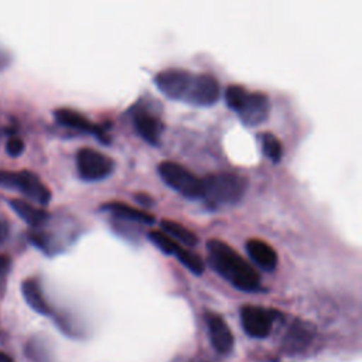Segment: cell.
<instances>
[{
  "instance_id": "cell-6",
  "label": "cell",
  "mask_w": 362,
  "mask_h": 362,
  "mask_svg": "<svg viewBox=\"0 0 362 362\" xmlns=\"http://www.w3.org/2000/svg\"><path fill=\"white\" fill-rule=\"evenodd\" d=\"M115 163L98 150L83 147L76 153V170L83 181H100L109 177Z\"/></svg>"
},
{
  "instance_id": "cell-24",
  "label": "cell",
  "mask_w": 362,
  "mask_h": 362,
  "mask_svg": "<svg viewBox=\"0 0 362 362\" xmlns=\"http://www.w3.org/2000/svg\"><path fill=\"white\" fill-rule=\"evenodd\" d=\"M11 62V54L0 45V71L6 69Z\"/></svg>"
},
{
  "instance_id": "cell-10",
  "label": "cell",
  "mask_w": 362,
  "mask_h": 362,
  "mask_svg": "<svg viewBox=\"0 0 362 362\" xmlns=\"http://www.w3.org/2000/svg\"><path fill=\"white\" fill-rule=\"evenodd\" d=\"M54 117L61 126H65V127H69V129H74V130H78L82 133L93 134L103 144L110 143L109 136L105 133V130L100 126L90 122L86 116H83L82 113H79L76 110H72L68 107H61L54 112Z\"/></svg>"
},
{
  "instance_id": "cell-7",
  "label": "cell",
  "mask_w": 362,
  "mask_h": 362,
  "mask_svg": "<svg viewBox=\"0 0 362 362\" xmlns=\"http://www.w3.org/2000/svg\"><path fill=\"white\" fill-rule=\"evenodd\" d=\"M192 74L182 68H167L154 76V83L167 98L184 102L191 86Z\"/></svg>"
},
{
  "instance_id": "cell-2",
  "label": "cell",
  "mask_w": 362,
  "mask_h": 362,
  "mask_svg": "<svg viewBox=\"0 0 362 362\" xmlns=\"http://www.w3.org/2000/svg\"><path fill=\"white\" fill-rule=\"evenodd\" d=\"M225 102L229 109L238 113L246 126L263 123L270 112V100L263 92H250L242 85H229L225 90Z\"/></svg>"
},
{
  "instance_id": "cell-25",
  "label": "cell",
  "mask_w": 362,
  "mask_h": 362,
  "mask_svg": "<svg viewBox=\"0 0 362 362\" xmlns=\"http://www.w3.org/2000/svg\"><path fill=\"white\" fill-rule=\"evenodd\" d=\"M134 199H136L139 204L144 205V206H151V205H153V199H151L150 195H147V194H136V195H134Z\"/></svg>"
},
{
  "instance_id": "cell-21",
  "label": "cell",
  "mask_w": 362,
  "mask_h": 362,
  "mask_svg": "<svg viewBox=\"0 0 362 362\" xmlns=\"http://www.w3.org/2000/svg\"><path fill=\"white\" fill-rule=\"evenodd\" d=\"M311 334L308 331V325L305 322H296L291 329L288 331V335H287V341L290 342V345H293L294 348L296 346H304L308 339H310Z\"/></svg>"
},
{
  "instance_id": "cell-11",
  "label": "cell",
  "mask_w": 362,
  "mask_h": 362,
  "mask_svg": "<svg viewBox=\"0 0 362 362\" xmlns=\"http://www.w3.org/2000/svg\"><path fill=\"white\" fill-rule=\"evenodd\" d=\"M132 116L134 129L140 134V137L151 146H158L161 133L164 130V124L160 117L146 107H137L132 113Z\"/></svg>"
},
{
  "instance_id": "cell-23",
  "label": "cell",
  "mask_w": 362,
  "mask_h": 362,
  "mask_svg": "<svg viewBox=\"0 0 362 362\" xmlns=\"http://www.w3.org/2000/svg\"><path fill=\"white\" fill-rule=\"evenodd\" d=\"M10 266H11L10 257L0 253V281H3L6 279V276H7L8 270H10Z\"/></svg>"
},
{
  "instance_id": "cell-14",
  "label": "cell",
  "mask_w": 362,
  "mask_h": 362,
  "mask_svg": "<svg viewBox=\"0 0 362 362\" xmlns=\"http://www.w3.org/2000/svg\"><path fill=\"white\" fill-rule=\"evenodd\" d=\"M102 209L107 211L116 219L126 222H133L139 225H151L156 222L153 215L123 202H107L102 206Z\"/></svg>"
},
{
  "instance_id": "cell-16",
  "label": "cell",
  "mask_w": 362,
  "mask_h": 362,
  "mask_svg": "<svg viewBox=\"0 0 362 362\" xmlns=\"http://www.w3.org/2000/svg\"><path fill=\"white\" fill-rule=\"evenodd\" d=\"M21 293L25 303L38 314L48 315L51 314V308L42 294L41 286L37 279H25L21 284Z\"/></svg>"
},
{
  "instance_id": "cell-13",
  "label": "cell",
  "mask_w": 362,
  "mask_h": 362,
  "mask_svg": "<svg viewBox=\"0 0 362 362\" xmlns=\"http://www.w3.org/2000/svg\"><path fill=\"white\" fill-rule=\"evenodd\" d=\"M246 252L249 257L253 260L264 272H273L277 266V253L276 250L264 240L252 238L246 242Z\"/></svg>"
},
{
  "instance_id": "cell-5",
  "label": "cell",
  "mask_w": 362,
  "mask_h": 362,
  "mask_svg": "<svg viewBox=\"0 0 362 362\" xmlns=\"http://www.w3.org/2000/svg\"><path fill=\"white\" fill-rule=\"evenodd\" d=\"M157 171L161 180L182 197L189 199L201 198V180L184 165L174 161H161L157 165Z\"/></svg>"
},
{
  "instance_id": "cell-1",
  "label": "cell",
  "mask_w": 362,
  "mask_h": 362,
  "mask_svg": "<svg viewBox=\"0 0 362 362\" xmlns=\"http://www.w3.org/2000/svg\"><path fill=\"white\" fill-rule=\"evenodd\" d=\"M209 266L242 291H256L260 288V276L255 269L228 243L211 239L206 243Z\"/></svg>"
},
{
  "instance_id": "cell-18",
  "label": "cell",
  "mask_w": 362,
  "mask_h": 362,
  "mask_svg": "<svg viewBox=\"0 0 362 362\" xmlns=\"http://www.w3.org/2000/svg\"><path fill=\"white\" fill-rule=\"evenodd\" d=\"M259 141L262 146V151L263 154L273 163H279L281 160L283 156V147L280 140L269 132H264L262 134H259Z\"/></svg>"
},
{
  "instance_id": "cell-12",
  "label": "cell",
  "mask_w": 362,
  "mask_h": 362,
  "mask_svg": "<svg viewBox=\"0 0 362 362\" xmlns=\"http://www.w3.org/2000/svg\"><path fill=\"white\" fill-rule=\"evenodd\" d=\"M206 325L209 332V339L215 351L219 354H228L233 348V335L225 320L215 314L208 313L206 314Z\"/></svg>"
},
{
  "instance_id": "cell-17",
  "label": "cell",
  "mask_w": 362,
  "mask_h": 362,
  "mask_svg": "<svg viewBox=\"0 0 362 362\" xmlns=\"http://www.w3.org/2000/svg\"><path fill=\"white\" fill-rule=\"evenodd\" d=\"M160 226L163 229V232H165L170 238H173L177 243H180L181 246H187V247H192L198 243V238L197 235L189 230L187 226L171 221V219H161Z\"/></svg>"
},
{
  "instance_id": "cell-27",
  "label": "cell",
  "mask_w": 362,
  "mask_h": 362,
  "mask_svg": "<svg viewBox=\"0 0 362 362\" xmlns=\"http://www.w3.org/2000/svg\"><path fill=\"white\" fill-rule=\"evenodd\" d=\"M0 362H13V359L8 355H6L4 352L0 351Z\"/></svg>"
},
{
  "instance_id": "cell-8",
  "label": "cell",
  "mask_w": 362,
  "mask_h": 362,
  "mask_svg": "<svg viewBox=\"0 0 362 362\" xmlns=\"http://www.w3.org/2000/svg\"><path fill=\"white\" fill-rule=\"evenodd\" d=\"M219 82L214 75L194 72L191 88L184 102L199 107L212 106L219 99Z\"/></svg>"
},
{
  "instance_id": "cell-15",
  "label": "cell",
  "mask_w": 362,
  "mask_h": 362,
  "mask_svg": "<svg viewBox=\"0 0 362 362\" xmlns=\"http://www.w3.org/2000/svg\"><path fill=\"white\" fill-rule=\"evenodd\" d=\"M8 205L33 229L42 228L49 219V214L47 211L33 204H28L27 201L14 198V199H8Z\"/></svg>"
},
{
  "instance_id": "cell-3",
  "label": "cell",
  "mask_w": 362,
  "mask_h": 362,
  "mask_svg": "<svg viewBox=\"0 0 362 362\" xmlns=\"http://www.w3.org/2000/svg\"><path fill=\"white\" fill-rule=\"evenodd\" d=\"M201 198L212 206L232 205L240 201L247 182L235 173H214L201 180Z\"/></svg>"
},
{
  "instance_id": "cell-9",
  "label": "cell",
  "mask_w": 362,
  "mask_h": 362,
  "mask_svg": "<svg viewBox=\"0 0 362 362\" xmlns=\"http://www.w3.org/2000/svg\"><path fill=\"white\" fill-rule=\"evenodd\" d=\"M245 332L252 338H266L273 327V313L257 305H245L240 310Z\"/></svg>"
},
{
  "instance_id": "cell-19",
  "label": "cell",
  "mask_w": 362,
  "mask_h": 362,
  "mask_svg": "<svg viewBox=\"0 0 362 362\" xmlns=\"http://www.w3.org/2000/svg\"><path fill=\"white\" fill-rule=\"evenodd\" d=\"M174 256L178 259V262L181 264H184L191 273L194 274H201L204 272V260L197 255L194 253L192 250H188L185 249L184 246H180Z\"/></svg>"
},
{
  "instance_id": "cell-26",
  "label": "cell",
  "mask_w": 362,
  "mask_h": 362,
  "mask_svg": "<svg viewBox=\"0 0 362 362\" xmlns=\"http://www.w3.org/2000/svg\"><path fill=\"white\" fill-rule=\"evenodd\" d=\"M7 232H8V229H7L6 222H3V221L0 219V245L6 240V238H7Z\"/></svg>"
},
{
  "instance_id": "cell-4",
  "label": "cell",
  "mask_w": 362,
  "mask_h": 362,
  "mask_svg": "<svg viewBox=\"0 0 362 362\" xmlns=\"http://www.w3.org/2000/svg\"><path fill=\"white\" fill-rule=\"evenodd\" d=\"M0 185L10 189H17L28 199L47 205L51 201L49 188L40 180V177L28 170L21 171H0Z\"/></svg>"
},
{
  "instance_id": "cell-22",
  "label": "cell",
  "mask_w": 362,
  "mask_h": 362,
  "mask_svg": "<svg viewBox=\"0 0 362 362\" xmlns=\"http://www.w3.org/2000/svg\"><path fill=\"white\" fill-rule=\"evenodd\" d=\"M6 151L11 157H18L24 151V141L20 137H11L7 140Z\"/></svg>"
},
{
  "instance_id": "cell-20",
  "label": "cell",
  "mask_w": 362,
  "mask_h": 362,
  "mask_svg": "<svg viewBox=\"0 0 362 362\" xmlns=\"http://www.w3.org/2000/svg\"><path fill=\"white\" fill-rule=\"evenodd\" d=\"M148 240L164 255H173L175 253V250L181 246L180 243H177L173 238H170L165 232L163 230H150L147 233Z\"/></svg>"
}]
</instances>
